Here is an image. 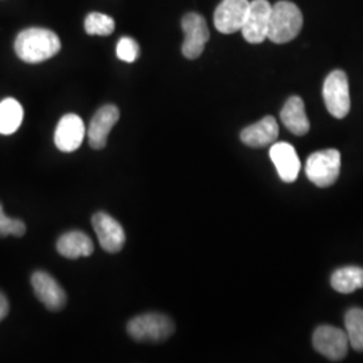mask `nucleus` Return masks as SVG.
Wrapping results in <instances>:
<instances>
[{"label":"nucleus","instance_id":"obj_4","mask_svg":"<svg viewBox=\"0 0 363 363\" xmlns=\"http://www.w3.org/2000/svg\"><path fill=\"white\" fill-rule=\"evenodd\" d=\"M340 174V154L337 150L313 152L306 164V175L318 187L333 186Z\"/></svg>","mask_w":363,"mask_h":363},{"label":"nucleus","instance_id":"obj_8","mask_svg":"<svg viewBox=\"0 0 363 363\" xmlns=\"http://www.w3.org/2000/svg\"><path fill=\"white\" fill-rule=\"evenodd\" d=\"M272 6L268 0H253L249 4L247 18L241 28L242 37L249 43H262L268 37V26Z\"/></svg>","mask_w":363,"mask_h":363},{"label":"nucleus","instance_id":"obj_3","mask_svg":"<svg viewBox=\"0 0 363 363\" xmlns=\"http://www.w3.org/2000/svg\"><path fill=\"white\" fill-rule=\"evenodd\" d=\"M174 330V322L159 312L139 315L127 325V333L138 342H163L172 335Z\"/></svg>","mask_w":363,"mask_h":363},{"label":"nucleus","instance_id":"obj_1","mask_svg":"<svg viewBox=\"0 0 363 363\" xmlns=\"http://www.w3.org/2000/svg\"><path fill=\"white\" fill-rule=\"evenodd\" d=\"M13 49L23 62L40 64L60 52L61 40L49 28L31 27L19 33L15 39Z\"/></svg>","mask_w":363,"mask_h":363},{"label":"nucleus","instance_id":"obj_13","mask_svg":"<svg viewBox=\"0 0 363 363\" xmlns=\"http://www.w3.org/2000/svg\"><path fill=\"white\" fill-rule=\"evenodd\" d=\"M120 117V112L115 105L101 106L91 118V125L88 130L89 145L94 150H103L106 145L108 135L116 125Z\"/></svg>","mask_w":363,"mask_h":363},{"label":"nucleus","instance_id":"obj_12","mask_svg":"<svg viewBox=\"0 0 363 363\" xmlns=\"http://www.w3.org/2000/svg\"><path fill=\"white\" fill-rule=\"evenodd\" d=\"M85 133L82 118L74 113H69L60 120L54 133V143L62 152H73L84 142Z\"/></svg>","mask_w":363,"mask_h":363},{"label":"nucleus","instance_id":"obj_23","mask_svg":"<svg viewBox=\"0 0 363 363\" xmlns=\"http://www.w3.org/2000/svg\"><path fill=\"white\" fill-rule=\"evenodd\" d=\"M26 233V225L23 220H13L7 217L3 213V208L0 205V237H7V235H15V237H22Z\"/></svg>","mask_w":363,"mask_h":363},{"label":"nucleus","instance_id":"obj_6","mask_svg":"<svg viewBox=\"0 0 363 363\" xmlns=\"http://www.w3.org/2000/svg\"><path fill=\"white\" fill-rule=\"evenodd\" d=\"M182 30L184 33L182 52L187 60H196L205 50L210 38L205 18L196 13H186L182 19Z\"/></svg>","mask_w":363,"mask_h":363},{"label":"nucleus","instance_id":"obj_7","mask_svg":"<svg viewBox=\"0 0 363 363\" xmlns=\"http://www.w3.org/2000/svg\"><path fill=\"white\" fill-rule=\"evenodd\" d=\"M312 343L315 350L333 362L342 361L350 346L346 331L334 325L318 327L313 333Z\"/></svg>","mask_w":363,"mask_h":363},{"label":"nucleus","instance_id":"obj_16","mask_svg":"<svg viewBox=\"0 0 363 363\" xmlns=\"http://www.w3.org/2000/svg\"><path fill=\"white\" fill-rule=\"evenodd\" d=\"M57 250L66 259H76L91 256L94 252V245L88 234L73 230V232L62 234L58 238Z\"/></svg>","mask_w":363,"mask_h":363},{"label":"nucleus","instance_id":"obj_19","mask_svg":"<svg viewBox=\"0 0 363 363\" xmlns=\"http://www.w3.org/2000/svg\"><path fill=\"white\" fill-rule=\"evenodd\" d=\"M331 286L340 294H352L363 288V268L345 267L331 276Z\"/></svg>","mask_w":363,"mask_h":363},{"label":"nucleus","instance_id":"obj_24","mask_svg":"<svg viewBox=\"0 0 363 363\" xmlns=\"http://www.w3.org/2000/svg\"><path fill=\"white\" fill-rule=\"evenodd\" d=\"M9 300L3 292H0V322L7 316L9 313Z\"/></svg>","mask_w":363,"mask_h":363},{"label":"nucleus","instance_id":"obj_18","mask_svg":"<svg viewBox=\"0 0 363 363\" xmlns=\"http://www.w3.org/2000/svg\"><path fill=\"white\" fill-rule=\"evenodd\" d=\"M23 121V108L15 99L0 101V135H13Z\"/></svg>","mask_w":363,"mask_h":363},{"label":"nucleus","instance_id":"obj_15","mask_svg":"<svg viewBox=\"0 0 363 363\" xmlns=\"http://www.w3.org/2000/svg\"><path fill=\"white\" fill-rule=\"evenodd\" d=\"M242 143L252 148H264L274 143L279 138V124L273 116H265L242 130L240 135Z\"/></svg>","mask_w":363,"mask_h":363},{"label":"nucleus","instance_id":"obj_2","mask_svg":"<svg viewBox=\"0 0 363 363\" xmlns=\"http://www.w3.org/2000/svg\"><path fill=\"white\" fill-rule=\"evenodd\" d=\"M303 27V15L298 6L292 1L281 0L272 6L268 37L273 43H288L296 38Z\"/></svg>","mask_w":363,"mask_h":363},{"label":"nucleus","instance_id":"obj_21","mask_svg":"<svg viewBox=\"0 0 363 363\" xmlns=\"http://www.w3.org/2000/svg\"><path fill=\"white\" fill-rule=\"evenodd\" d=\"M86 34L89 35H111L115 30V19L109 15L101 13H91L84 22Z\"/></svg>","mask_w":363,"mask_h":363},{"label":"nucleus","instance_id":"obj_9","mask_svg":"<svg viewBox=\"0 0 363 363\" xmlns=\"http://www.w3.org/2000/svg\"><path fill=\"white\" fill-rule=\"evenodd\" d=\"M91 223L105 252L117 253L123 249L125 244V232L118 220L104 211H99L93 216Z\"/></svg>","mask_w":363,"mask_h":363},{"label":"nucleus","instance_id":"obj_20","mask_svg":"<svg viewBox=\"0 0 363 363\" xmlns=\"http://www.w3.org/2000/svg\"><path fill=\"white\" fill-rule=\"evenodd\" d=\"M345 325L351 347L358 352H363V310L351 308L346 312Z\"/></svg>","mask_w":363,"mask_h":363},{"label":"nucleus","instance_id":"obj_22","mask_svg":"<svg viewBox=\"0 0 363 363\" xmlns=\"http://www.w3.org/2000/svg\"><path fill=\"white\" fill-rule=\"evenodd\" d=\"M116 54L118 60L132 64L139 58L140 49L135 39L130 37H123L117 42Z\"/></svg>","mask_w":363,"mask_h":363},{"label":"nucleus","instance_id":"obj_17","mask_svg":"<svg viewBox=\"0 0 363 363\" xmlns=\"http://www.w3.org/2000/svg\"><path fill=\"white\" fill-rule=\"evenodd\" d=\"M280 117L286 130H291L294 135L303 136L310 130V120L306 115L304 103L298 96H292L286 100Z\"/></svg>","mask_w":363,"mask_h":363},{"label":"nucleus","instance_id":"obj_5","mask_svg":"<svg viewBox=\"0 0 363 363\" xmlns=\"http://www.w3.org/2000/svg\"><path fill=\"white\" fill-rule=\"evenodd\" d=\"M323 99L327 111L335 117L343 118L350 112L349 78L343 70H334L325 78Z\"/></svg>","mask_w":363,"mask_h":363},{"label":"nucleus","instance_id":"obj_14","mask_svg":"<svg viewBox=\"0 0 363 363\" xmlns=\"http://www.w3.org/2000/svg\"><path fill=\"white\" fill-rule=\"evenodd\" d=\"M269 156L281 181L286 183L296 181L301 163L295 148L291 144L286 142L273 143L269 150Z\"/></svg>","mask_w":363,"mask_h":363},{"label":"nucleus","instance_id":"obj_11","mask_svg":"<svg viewBox=\"0 0 363 363\" xmlns=\"http://www.w3.org/2000/svg\"><path fill=\"white\" fill-rule=\"evenodd\" d=\"M31 286L35 296L45 304L48 310L60 311L65 307V291L49 273L43 271L33 273Z\"/></svg>","mask_w":363,"mask_h":363},{"label":"nucleus","instance_id":"obj_10","mask_svg":"<svg viewBox=\"0 0 363 363\" xmlns=\"http://www.w3.org/2000/svg\"><path fill=\"white\" fill-rule=\"evenodd\" d=\"M249 0H222L214 13V26L222 34H234L244 26Z\"/></svg>","mask_w":363,"mask_h":363}]
</instances>
